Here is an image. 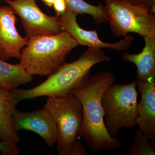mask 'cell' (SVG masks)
<instances>
[{"instance_id":"6da1fadb","label":"cell","mask_w":155,"mask_h":155,"mask_svg":"<svg viewBox=\"0 0 155 155\" xmlns=\"http://www.w3.org/2000/svg\"><path fill=\"white\" fill-rule=\"evenodd\" d=\"M116 78L112 72L103 71L89 78L82 87L70 92L82 104L83 122L78 136L84 139L94 152L115 150L121 147L120 140L110 136L105 127L101 105L103 93Z\"/></svg>"},{"instance_id":"7a4b0ae2","label":"cell","mask_w":155,"mask_h":155,"mask_svg":"<svg viewBox=\"0 0 155 155\" xmlns=\"http://www.w3.org/2000/svg\"><path fill=\"white\" fill-rule=\"evenodd\" d=\"M110 60V58L106 55L101 49L88 48L77 60L65 63L38 86L29 90L17 88L12 93L18 103L42 96H65L73 90L86 84L89 78L90 71L94 65Z\"/></svg>"},{"instance_id":"3957f363","label":"cell","mask_w":155,"mask_h":155,"mask_svg":"<svg viewBox=\"0 0 155 155\" xmlns=\"http://www.w3.org/2000/svg\"><path fill=\"white\" fill-rule=\"evenodd\" d=\"M78 45L65 31L56 35L32 37L21 52L20 64L32 76H49L66 63L68 54Z\"/></svg>"},{"instance_id":"277c9868","label":"cell","mask_w":155,"mask_h":155,"mask_svg":"<svg viewBox=\"0 0 155 155\" xmlns=\"http://www.w3.org/2000/svg\"><path fill=\"white\" fill-rule=\"evenodd\" d=\"M137 80L126 84L113 83L103 93L101 105L104 124L108 133L116 137L122 128L129 129L138 116Z\"/></svg>"},{"instance_id":"5b68a950","label":"cell","mask_w":155,"mask_h":155,"mask_svg":"<svg viewBox=\"0 0 155 155\" xmlns=\"http://www.w3.org/2000/svg\"><path fill=\"white\" fill-rule=\"evenodd\" d=\"M43 108L49 112L57 126L58 153L61 155H69L83 122L80 100L70 92L63 97H48Z\"/></svg>"},{"instance_id":"8992f818","label":"cell","mask_w":155,"mask_h":155,"mask_svg":"<svg viewBox=\"0 0 155 155\" xmlns=\"http://www.w3.org/2000/svg\"><path fill=\"white\" fill-rule=\"evenodd\" d=\"M104 8L115 36L135 33L145 37L155 33V15L148 8L124 0H106Z\"/></svg>"},{"instance_id":"52a82bcc","label":"cell","mask_w":155,"mask_h":155,"mask_svg":"<svg viewBox=\"0 0 155 155\" xmlns=\"http://www.w3.org/2000/svg\"><path fill=\"white\" fill-rule=\"evenodd\" d=\"M21 20L28 39L39 35H54L63 31L58 16H49L38 6L36 0H4Z\"/></svg>"},{"instance_id":"ba28073f","label":"cell","mask_w":155,"mask_h":155,"mask_svg":"<svg viewBox=\"0 0 155 155\" xmlns=\"http://www.w3.org/2000/svg\"><path fill=\"white\" fill-rule=\"evenodd\" d=\"M77 15L76 13L67 9L64 15L58 17L63 30L69 34L79 45L101 49L105 48L121 51L129 48L133 43V37L128 35L117 42L111 43L101 41L98 36L96 31L86 30L81 28L77 22Z\"/></svg>"},{"instance_id":"9c48e42d","label":"cell","mask_w":155,"mask_h":155,"mask_svg":"<svg viewBox=\"0 0 155 155\" xmlns=\"http://www.w3.org/2000/svg\"><path fill=\"white\" fill-rule=\"evenodd\" d=\"M12 125L16 132L26 130L37 134L48 146H54L58 140L55 123L49 112L44 108L29 112L17 110L12 118Z\"/></svg>"},{"instance_id":"30bf717a","label":"cell","mask_w":155,"mask_h":155,"mask_svg":"<svg viewBox=\"0 0 155 155\" xmlns=\"http://www.w3.org/2000/svg\"><path fill=\"white\" fill-rule=\"evenodd\" d=\"M16 13L10 6L0 7V60L7 61L12 58L20 59L21 49L28 43L16 27Z\"/></svg>"},{"instance_id":"8fae6325","label":"cell","mask_w":155,"mask_h":155,"mask_svg":"<svg viewBox=\"0 0 155 155\" xmlns=\"http://www.w3.org/2000/svg\"><path fill=\"white\" fill-rule=\"evenodd\" d=\"M137 81V86L141 93V98L137 105L138 116L136 120V124L154 145L155 81Z\"/></svg>"},{"instance_id":"7c38bea8","label":"cell","mask_w":155,"mask_h":155,"mask_svg":"<svg viewBox=\"0 0 155 155\" xmlns=\"http://www.w3.org/2000/svg\"><path fill=\"white\" fill-rule=\"evenodd\" d=\"M145 46L139 54L125 52L122 58L127 63H133L137 67V80L155 81V33L144 37Z\"/></svg>"},{"instance_id":"4fadbf2b","label":"cell","mask_w":155,"mask_h":155,"mask_svg":"<svg viewBox=\"0 0 155 155\" xmlns=\"http://www.w3.org/2000/svg\"><path fill=\"white\" fill-rule=\"evenodd\" d=\"M18 103L12 92L0 89V140L16 145L20 138L13 129L12 119Z\"/></svg>"},{"instance_id":"5bb4252c","label":"cell","mask_w":155,"mask_h":155,"mask_svg":"<svg viewBox=\"0 0 155 155\" xmlns=\"http://www.w3.org/2000/svg\"><path fill=\"white\" fill-rule=\"evenodd\" d=\"M33 80L21 64H12L0 60V89L12 92Z\"/></svg>"},{"instance_id":"9a60e30c","label":"cell","mask_w":155,"mask_h":155,"mask_svg":"<svg viewBox=\"0 0 155 155\" xmlns=\"http://www.w3.org/2000/svg\"><path fill=\"white\" fill-rule=\"evenodd\" d=\"M67 5V9L77 15L88 14L92 17L97 25L108 21L107 16L104 6L100 3L94 6L87 3L84 0H64Z\"/></svg>"},{"instance_id":"2e32d148","label":"cell","mask_w":155,"mask_h":155,"mask_svg":"<svg viewBox=\"0 0 155 155\" xmlns=\"http://www.w3.org/2000/svg\"><path fill=\"white\" fill-rule=\"evenodd\" d=\"M126 155H155L153 144L139 128L136 131L133 142L125 153Z\"/></svg>"},{"instance_id":"e0dca14e","label":"cell","mask_w":155,"mask_h":155,"mask_svg":"<svg viewBox=\"0 0 155 155\" xmlns=\"http://www.w3.org/2000/svg\"><path fill=\"white\" fill-rule=\"evenodd\" d=\"M0 152L3 155H17L19 150L16 145L3 142L0 140Z\"/></svg>"},{"instance_id":"ac0fdd59","label":"cell","mask_w":155,"mask_h":155,"mask_svg":"<svg viewBox=\"0 0 155 155\" xmlns=\"http://www.w3.org/2000/svg\"><path fill=\"white\" fill-rule=\"evenodd\" d=\"M87 154L85 147L77 139L72 147L69 155H86Z\"/></svg>"},{"instance_id":"d6986e66","label":"cell","mask_w":155,"mask_h":155,"mask_svg":"<svg viewBox=\"0 0 155 155\" xmlns=\"http://www.w3.org/2000/svg\"><path fill=\"white\" fill-rule=\"evenodd\" d=\"M53 6L58 17L64 15L67 12V5L64 0H55Z\"/></svg>"},{"instance_id":"ffe728a7","label":"cell","mask_w":155,"mask_h":155,"mask_svg":"<svg viewBox=\"0 0 155 155\" xmlns=\"http://www.w3.org/2000/svg\"><path fill=\"white\" fill-rule=\"evenodd\" d=\"M135 5L143 6L150 8L153 5H155V0H124Z\"/></svg>"},{"instance_id":"44dd1931","label":"cell","mask_w":155,"mask_h":155,"mask_svg":"<svg viewBox=\"0 0 155 155\" xmlns=\"http://www.w3.org/2000/svg\"><path fill=\"white\" fill-rule=\"evenodd\" d=\"M46 5L49 7H52L55 0H41Z\"/></svg>"}]
</instances>
